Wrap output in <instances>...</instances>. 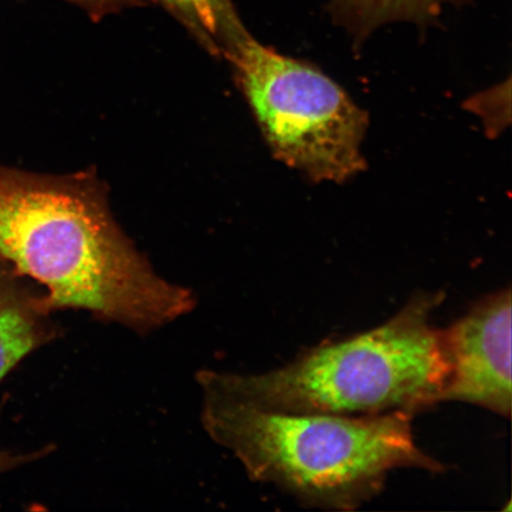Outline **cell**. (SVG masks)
Here are the masks:
<instances>
[{
    "mask_svg": "<svg viewBox=\"0 0 512 512\" xmlns=\"http://www.w3.org/2000/svg\"><path fill=\"white\" fill-rule=\"evenodd\" d=\"M444 293L416 294L388 322L303 352L264 374L197 376L251 405L288 413L416 414L444 401L451 377L445 330L431 323Z\"/></svg>",
    "mask_w": 512,
    "mask_h": 512,
    "instance_id": "3957f363",
    "label": "cell"
},
{
    "mask_svg": "<svg viewBox=\"0 0 512 512\" xmlns=\"http://www.w3.org/2000/svg\"><path fill=\"white\" fill-rule=\"evenodd\" d=\"M168 10L210 53L221 55L232 38L246 29L232 0H150Z\"/></svg>",
    "mask_w": 512,
    "mask_h": 512,
    "instance_id": "ba28073f",
    "label": "cell"
},
{
    "mask_svg": "<svg viewBox=\"0 0 512 512\" xmlns=\"http://www.w3.org/2000/svg\"><path fill=\"white\" fill-rule=\"evenodd\" d=\"M50 312L43 297H32L11 283L0 286V380L59 334Z\"/></svg>",
    "mask_w": 512,
    "mask_h": 512,
    "instance_id": "8992f818",
    "label": "cell"
},
{
    "mask_svg": "<svg viewBox=\"0 0 512 512\" xmlns=\"http://www.w3.org/2000/svg\"><path fill=\"white\" fill-rule=\"evenodd\" d=\"M0 259L46 288L51 311L81 310L147 335L195 309L194 294L153 270L94 178L0 165Z\"/></svg>",
    "mask_w": 512,
    "mask_h": 512,
    "instance_id": "6da1fadb",
    "label": "cell"
},
{
    "mask_svg": "<svg viewBox=\"0 0 512 512\" xmlns=\"http://www.w3.org/2000/svg\"><path fill=\"white\" fill-rule=\"evenodd\" d=\"M31 457H10V456H2L0 454V471L5 469H9V467L16 466L21 462H28Z\"/></svg>",
    "mask_w": 512,
    "mask_h": 512,
    "instance_id": "8fae6325",
    "label": "cell"
},
{
    "mask_svg": "<svg viewBox=\"0 0 512 512\" xmlns=\"http://www.w3.org/2000/svg\"><path fill=\"white\" fill-rule=\"evenodd\" d=\"M201 421L211 440L254 482L273 484L310 507L355 510L398 469L445 471L416 444L414 414L288 413L251 405L197 376Z\"/></svg>",
    "mask_w": 512,
    "mask_h": 512,
    "instance_id": "7a4b0ae2",
    "label": "cell"
},
{
    "mask_svg": "<svg viewBox=\"0 0 512 512\" xmlns=\"http://www.w3.org/2000/svg\"><path fill=\"white\" fill-rule=\"evenodd\" d=\"M467 0H330L332 19L347 29L357 41L384 24L394 22L427 23L437 18L446 5Z\"/></svg>",
    "mask_w": 512,
    "mask_h": 512,
    "instance_id": "52a82bcc",
    "label": "cell"
},
{
    "mask_svg": "<svg viewBox=\"0 0 512 512\" xmlns=\"http://www.w3.org/2000/svg\"><path fill=\"white\" fill-rule=\"evenodd\" d=\"M222 56L281 162L312 182L343 183L364 170L368 114L322 70L264 46L247 29Z\"/></svg>",
    "mask_w": 512,
    "mask_h": 512,
    "instance_id": "277c9868",
    "label": "cell"
},
{
    "mask_svg": "<svg viewBox=\"0 0 512 512\" xmlns=\"http://www.w3.org/2000/svg\"><path fill=\"white\" fill-rule=\"evenodd\" d=\"M79 5L94 19H100L114 12L144 4V0H66Z\"/></svg>",
    "mask_w": 512,
    "mask_h": 512,
    "instance_id": "30bf717a",
    "label": "cell"
},
{
    "mask_svg": "<svg viewBox=\"0 0 512 512\" xmlns=\"http://www.w3.org/2000/svg\"><path fill=\"white\" fill-rule=\"evenodd\" d=\"M505 87L501 85L492 88L485 94L475 96V98H472L469 104H467V107H471L473 111L483 118L486 130L492 133V136H496V134L504 130L505 125L509 124V121L504 120V115L508 118H510V115L503 114V100L505 96L509 95V93L503 95Z\"/></svg>",
    "mask_w": 512,
    "mask_h": 512,
    "instance_id": "9c48e42d",
    "label": "cell"
},
{
    "mask_svg": "<svg viewBox=\"0 0 512 512\" xmlns=\"http://www.w3.org/2000/svg\"><path fill=\"white\" fill-rule=\"evenodd\" d=\"M451 377L444 401L511 414V291L483 298L445 330Z\"/></svg>",
    "mask_w": 512,
    "mask_h": 512,
    "instance_id": "5b68a950",
    "label": "cell"
}]
</instances>
